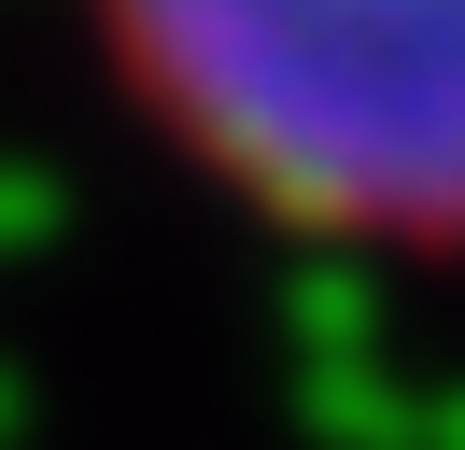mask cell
Masks as SVG:
<instances>
[{
    "instance_id": "1",
    "label": "cell",
    "mask_w": 465,
    "mask_h": 450,
    "mask_svg": "<svg viewBox=\"0 0 465 450\" xmlns=\"http://www.w3.org/2000/svg\"><path fill=\"white\" fill-rule=\"evenodd\" d=\"M127 141L339 268H465V0H71Z\"/></svg>"
}]
</instances>
